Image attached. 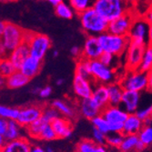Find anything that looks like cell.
<instances>
[{
	"mask_svg": "<svg viewBox=\"0 0 152 152\" xmlns=\"http://www.w3.org/2000/svg\"><path fill=\"white\" fill-rule=\"evenodd\" d=\"M93 8L108 22L133 9L130 0H95Z\"/></svg>",
	"mask_w": 152,
	"mask_h": 152,
	"instance_id": "1",
	"label": "cell"
},
{
	"mask_svg": "<svg viewBox=\"0 0 152 152\" xmlns=\"http://www.w3.org/2000/svg\"><path fill=\"white\" fill-rule=\"evenodd\" d=\"M81 27L88 36H99L107 31L108 21L90 7L84 12L78 14Z\"/></svg>",
	"mask_w": 152,
	"mask_h": 152,
	"instance_id": "2",
	"label": "cell"
},
{
	"mask_svg": "<svg viewBox=\"0 0 152 152\" xmlns=\"http://www.w3.org/2000/svg\"><path fill=\"white\" fill-rule=\"evenodd\" d=\"M99 43L104 52H107L117 57L125 55L130 43L129 36H119L109 33L108 31L98 36Z\"/></svg>",
	"mask_w": 152,
	"mask_h": 152,
	"instance_id": "3",
	"label": "cell"
},
{
	"mask_svg": "<svg viewBox=\"0 0 152 152\" xmlns=\"http://www.w3.org/2000/svg\"><path fill=\"white\" fill-rule=\"evenodd\" d=\"M25 42L28 45L30 56L40 60H43L51 48V40L47 35L34 31H26Z\"/></svg>",
	"mask_w": 152,
	"mask_h": 152,
	"instance_id": "4",
	"label": "cell"
},
{
	"mask_svg": "<svg viewBox=\"0 0 152 152\" xmlns=\"http://www.w3.org/2000/svg\"><path fill=\"white\" fill-rule=\"evenodd\" d=\"M119 84L124 90H132L142 92L148 88V76L147 72L140 69L129 70L118 80Z\"/></svg>",
	"mask_w": 152,
	"mask_h": 152,
	"instance_id": "5",
	"label": "cell"
},
{
	"mask_svg": "<svg viewBox=\"0 0 152 152\" xmlns=\"http://www.w3.org/2000/svg\"><path fill=\"white\" fill-rule=\"evenodd\" d=\"M26 31V30L22 28L18 25L10 22L6 23V26L1 40L6 46L7 49L8 50L9 54L11 51H13L14 49L25 42Z\"/></svg>",
	"mask_w": 152,
	"mask_h": 152,
	"instance_id": "6",
	"label": "cell"
},
{
	"mask_svg": "<svg viewBox=\"0 0 152 152\" xmlns=\"http://www.w3.org/2000/svg\"><path fill=\"white\" fill-rule=\"evenodd\" d=\"M101 115L108 122L110 131L114 133H122L124 122L129 117V113L125 109L119 107V106H111L106 107Z\"/></svg>",
	"mask_w": 152,
	"mask_h": 152,
	"instance_id": "7",
	"label": "cell"
},
{
	"mask_svg": "<svg viewBox=\"0 0 152 152\" xmlns=\"http://www.w3.org/2000/svg\"><path fill=\"white\" fill-rule=\"evenodd\" d=\"M91 77L95 83L108 85L116 82V72L111 66L104 65L99 59L91 60L90 62Z\"/></svg>",
	"mask_w": 152,
	"mask_h": 152,
	"instance_id": "8",
	"label": "cell"
},
{
	"mask_svg": "<svg viewBox=\"0 0 152 152\" xmlns=\"http://www.w3.org/2000/svg\"><path fill=\"white\" fill-rule=\"evenodd\" d=\"M147 43H137L130 41L125 52V68L126 70L140 69Z\"/></svg>",
	"mask_w": 152,
	"mask_h": 152,
	"instance_id": "9",
	"label": "cell"
},
{
	"mask_svg": "<svg viewBox=\"0 0 152 152\" xmlns=\"http://www.w3.org/2000/svg\"><path fill=\"white\" fill-rule=\"evenodd\" d=\"M137 16L140 15H137V13L135 12L134 9L125 13L124 15L108 23L107 31L115 35L129 36L133 22Z\"/></svg>",
	"mask_w": 152,
	"mask_h": 152,
	"instance_id": "10",
	"label": "cell"
},
{
	"mask_svg": "<svg viewBox=\"0 0 152 152\" xmlns=\"http://www.w3.org/2000/svg\"><path fill=\"white\" fill-rule=\"evenodd\" d=\"M149 26L150 25L142 16H137L133 22L129 34L130 41L137 43H147Z\"/></svg>",
	"mask_w": 152,
	"mask_h": 152,
	"instance_id": "11",
	"label": "cell"
},
{
	"mask_svg": "<svg viewBox=\"0 0 152 152\" xmlns=\"http://www.w3.org/2000/svg\"><path fill=\"white\" fill-rule=\"evenodd\" d=\"M43 107H44L39 105H29L19 108V114L17 121L23 128H27L41 118L43 113Z\"/></svg>",
	"mask_w": 152,
	"mask_h": 152,
	"instance_id": "12",
	"label": "cell"
},
{
	"mask_svg": "<svg viewBox=\"0 0 152 152\" xmlns=\"http://www.w3.org/2000/svg\"><path fill=\"white\" fill-rule=\"evenodd\" d=\"M95 82L92 79L76 75L73 80V90L79 99L91 98Z\"/></svg>",
	"mask_w": 152,
	"mask_h": 152,
	"instance_id": "13",
	"label": "cell"
},
{
	"mask_svg": "<svg viewBox=\"0 0 152 152\" xmlns=\"http://www.w3.org/2000/svg\"><path fill=\"white\" fill-rule=\"evenodd\" d=\"M103 52L99 37L96 36H88L82 48V58L88 60L99 59Z\"/></svg>",
	"mask_w": 152,
	"mask_h": 152,
	"instance_id": "14",
	"label": "cell"
},
{
	"mask_svg": "<svg viewBox=\"0 0 152 152\" xmlns=\"http://www.w3.org/2000/svg\"><path fill=\"white\" fill-rule=\"evenodd\" d=\"M78 112L79 114L90 121L102 113V108L96 104L92 98L80 99L78 103Z\"/></svg>",
	"mask_w": 152,
	"mask_h": 152,
	"instance_id": "15",
	"label": "cell"
},
{
	"mask_svg": "<svg viewBox=\"0 0 152 152\" xmlns=\"http://www.w3.org/2000/svg\"><path fill=\"white\" fill-rule=\"evenodd\" d=\"M140 102V92L132 90H124L121 105L129 114H134L139 109Z\"/></svg>",
	"mask_w": 152,
	"mask_h": 152,
	"instance_id": "16",
	"label": "cell"
},
{
	"mask_svg": "<svg viewBox=\"0 0 152 152\" xmlns=\"http://www.w3.org/2000/svg\"><path fill=\"white\" fill-rule=\"evenodd\" d=\"M51 125L58 139H67L73 133L72 120L66 118H57L51 122Z\"/></svg>",
	"mask_w": 152,
	"mask_h": 152,
	"instance_id": "17",
	"label": "cell"
},
{
	"mask_svg": "<svg viewBox=\"0 0 152 152\" xmlns=\"http://www.w3.org/2000/svg\"><path fill=\"white\" fill-rule=\"evenodd\" d=\"M41 68H42V60L29 56L23 62L19 70L31 79L39 74Z\"/></svg>",
	"mask_w": 152,
	"mask_h": 152,
	"instance_id": "18",
	"label": "cell"
},
{
	"mask_svg": "<svg viewBox=\"0 0 152 152\" xmlns=\"http://www.w3.org/2000/svg\"><path fill=\"white\" fill-rule=\"evenodd\" d=\"M32 146L26 137H19L18 140L7 141L0 148V152H30Z\"/></svg>",
	"mask_w": 152,
	"mask_h": 152,
	"instance_id": "19",
	"label": "cell"
},
{
	"mask_svg": "<svg viewBox=\"0 0 152 152\" xmlns=\"http://www.w3.org/2000/svg\"><path fill=\"white\" fill-rule=\"evenodd\" d=\"M30 56L29 52V48L26 42L22 43L20 46H18L17 48H15L13 51L10 52L9 54V59L12 61L14 66H16L18 70H19V68L23 62Z\"/></svg>",
	"mask_w": 152,
	"mask_h": 152,
	"instance_id": "20",
	"label": "cell"
},
{
	"mask_svg": "<svg viewBox=\"0 0 152 152\" xmlns=\"http://www.w3.org/2000/svg\"><path fill=\"white\" fill-rule=\"evenodd\" d=\"M91 98L102 109L109 106V96H108L107 86L104 84L95 83Z\"/></svg>",
	"mask_w": 152,
	"mask_h": 152,
	"instance_id": "21",
	"label": "cell"
},
{
	"mask_svg": "<svg viewBox=\"0 0 152 152\" xmlns=\"http://www.w3.org/2000/svg\"><path fill=\"white\" fill-rule=\"evenodd\" d=\"M144 126V122L136 115L129 114L126 121L124 122L122 133L124 135H137Z\"/></svg>",
	"mask_w": 152,
	"mask_h": 152,
	"instance_id": "22",
	"label": "cell"
},
{
	"mask_svg": "<svg viewBox=\"0 0 152 152\" xmlns=\"http://www.w3.org/2000/svg\"><path fill=\"white\" fill-rule=\"evenodd\" d=\"M52 107L56 108L58 113L62 115L64 118H68L70 120H73L77 117V110L74 107H72L69 103L61 100V99H57L54 100L51 104Z\"/></svg>",
	"mask_w": 152,
	"mask_h": 152,
	"instance_id": "23",
	"label": "cell"
},
{
	"mask_svg": "<svg viewBox=\"0 0 152 152\" xmlns=\"http://www.w3.org/2000/svg\"><path fill=\"white\" fill-rule=\"evenodd\" d=\"M107 89H108V96H109V105L111 106H120L122 96L124 89L119 84L118 81L113 82L111 84H108Z\"/></svg>",
	"mask_w": 152,
	"mask_h": 152,
	"instance_id": "24",
	"label": "cell"
},
{
	"mask_svg": "<svg viewBox=\"0 0 152 152\" xmlns=\"http://www.w3.org/2000/svg\"><path fill=\"white\" fill-rule=\"evenodd\" d=\"M30 78L24 75L20 70H17L7 78V86L11 89H17L26 86Z\"/></svg>",
	"mask_w": 152,
	"mask_h": 152,
	"instance_id": "25",
	"label": "cell"
},
{
	"mask_svg": "<svg viewBox=\"0 0 152 152\" xmlns=\"http://www.w3.org/2000/svg\"><path fill=\"white\" fill-rule=\"evenodd\" d=\"M22 126L17 120H8V127L4 135L7 141H11L21 137Z\"/></svg>",
	"mask_w": 152,
	"mask_h": 152,
	"instance_id": "26",
	"label": "cell"
},
{
	"mask_svg": "<svg viewBox=\"0 0 152 152\" xmlns=\"http://www.w3.org/2000/svg\"><path fill=\"white\" fill-rule=\"evenodd\" d=\"M139 143L140 137L137 135H125L118 149L122 152H136V148Z\"/></svg>",
	"mask_w": 152,
	"mask_h": 152,
	"instance_id": "27",
	"label": "cell"
},
{
	"mask_svg": "<svg viewBox=\"0 0 152 152\" xmlns=\"http://www.w3.org/2000/svg\"><path fill=\"white\" fill-rule=\"evenodd\" d=\"M90 62L91 60L81 58L77 59V66H76V75L81 76L83 77L92 79L91 77V70H90ZM93 80V79H92Z\"/></svg>",
	"mask_w": 152,
	"mask_h": 152,
	"instance_id": "28",
	"label": "cell"
},
{
	"mask_svg": "<svg viewBox=\"0 0 152 152\" xmlns=\"http://www.w3.org/2000/svg\"><path fill=\"white\" fill-rule=\"evenodd\" d=\"M48 123L49 122H48L46 119H44L42 117H41L40 118H38L37 121H35L34 123H32L31 125H29L26 128L27 133H28V135L31 137H33V139H38L43 128L45 127V125H47Z\"/></svg>",
	"mask_w": 152,
	"mask_h": 152,
	"instance_id": "29",
	"label": "cell"
},
{
	"mask_svg": "<svg viewBox=\"0 0 152 152\" xmlns=\"http://www.w3.org/2000/svg\"><path fill=\"white\" fill-rule=\"evenodd\" d=\"M17 70L18 69L9 59V58H0V76H3L7 78Z\"/></svg>",
	"mask_w": 152,
	"mask_h": 152,
	"instance_id": "30",
	"label": "cell"
},
{
	"mask_svg": "<svg viewBox=\"0 0 152 152\" xmlns=\"http://www.w3.org/2000/svg\"><path fill=\"white\" fill-rule=\"evenodd\" d=\"M151 68H152V46L147 45L142 58V61L140 66V70L143 72H148Z\"/></svg>",
	"mask_w": 152,
	"mask_h": 152,
	"instance_id": "31",
	"label": "cell"
},
{
	"mask_svg": "<svg viewBox=\"0 0 152 152\" xmlns=\"http://www.w3.org/2000/svg\"><path fill=\"white\" fill-rule=\"evenodd\" d=\"M69 2L72 9L76 13L80 14L90 7H93L95 0H69Z\"/></svg>",
	"mask_w": 152,
	"mask_h": 152,
	"instance_id": "32",
	"label": "cell"
},
{
	"mask_svg": "<svg viewBox=\"0 0 152 152\" xmlns=\"http://www.w3.org/2000/svg\"><path fill=\"white\" fill-rule=\"evenodd\" d=\"M91 124H92L93 128L99 129V131L103 132L106 135H107L111 132L110 131V127H109L108 122L106 120V118L102 115H99L98 117L94 118L91 120Z\"/></svg>",
	"mask_w": 152,
	"mask_h": 152,
	"instance_id": "33",
	"label": "cell"
},
{
	"mask_svg": "<svg viewBox=\"0 0 152 152\" xmlns=\"http://www.w3.org/2000/svg\"><path fill=\"white\" fill-rule=\"evenodd\" d=\"M19 108L0 105V118H6L7 120H17Z\"/></svg>",
	"mask_w": 152,
	"mask_h": 152,
	"instance_id": "34",
	"label": "cell"
},
{
	"mask_svg": "<svg viewBox=\"0 0 152 152\" xmlns=\"http://www.w3.org/2000/svg\"><path fill=\"white\" fill-rule=\"evenodd\" d=\"M123 133H114L110 132L107 135V140H106V145L112 148H119L123 139H124Z\"/></svg>",
	"mask_w": 152,
	"mask_h": 152,
	"instance_id": "35",
	"label": "cell"
},
{
	"mask_svg": "<svg viewBox=\"0 0 152 152\" xmlns=\"http://www.w3.org/2000/svg\"><path fill=\"white\" fill-rule=\"evenodd\" d=\"M140 140L146 146H149L152 144V124L149 125H144L140 133L137 134Z\"/></svg>",
	"mask_w": 152,
	"mask_h": 152,
	"instance_id": "36",
	"label": "cell"
},
{
	"mask_svg": "<svg viewBox=\"0 0 152 152\" xmlns=\"http://www.w3.org/2000/svg\"><path fill=\"white\" fill-rule=\"evenodd\" d=\"M55 12H56V15L58 17L64 19H71L74 16V13L71 7L63 2L58 5L57 7H55Z\"/></svg>",
	"mask_w": 152,
	"mask_h": 152,
	"instance_id": "37",
	"label": "cell"
},
{
	"mask_svg": "<svg viewBox=\"0 0 152 152\" xmlns=\"http://www.w3.org/2000/svg\"><path fill=\"white\" fill-rule=\"evenodd\" d=\"M58 139V136L55 132L51 123H48L47 125H45V127L43 128L42 131H41L38 140H46V141H51V140H55Z\"/></svg>",
	"mask_w": 152,
	"mask_h": 152,
	"instance_id": "38",
	"label": "cell"
},
{
	"mask_svg": "<svg viewBox=\"0 0 152 152\" xmlns=\"http://www.w3.org/2000/svg\"><path fill=\"white\" fill-rule=\"evenodd\" d=\"M136 115L144 122V125H149L152 123V105L141 109H137Z\"/></svg>",
	"mask_w": 152,
	"mask_h": 152,
	"instance_id": "39",
	"label": "cell"
},
{
	"mask_svg": "<svg viewBox=\"0 0 152 152\" xmlns=\"http://www.w3.org/2000/svg\"><path fill=\"white\" fill-rule=\"evenodd\" d=\"M59 113L58 110L52 106H48V107H43V113H42V117L44 119H46L48 122L51 123L54 119H56L57 118L59 117Z\"/></svg>",
	"mask_w": 152,
	"mask_h": 152,
	"instance_id": "40",
	"label": "cell"
},
{
	"mask_svg": "<svg viewBox=\"0 0 152 152\" xmlns=\"http://www.w3.org/2000/svg\"><path fill=\"white\" fill-rule=\"evenodd\" d=\"M96 143L93 140L84 139L81 140L76 146V152H90L95 147Z\"/></svg>",
	"mask_w": 152,
	"mask_h": 152,
	"instance_id": "41",
	"label": "cell"
},
{
	"mask_svg": "<svg viewBox=\"0 0 152 152\" xmlns=\"http://www.w3.org/2000/svg\"><path fill=\"white\" fill-rule=\"evenodd\" d=\"M92 137H93V140H94V142L96 144H98V145H106L107 135L104 134L103 132L99 131V129L93 128Z\"/></svg>",
	"mask_w": 152,
	"mask_h": 152,
	"instance_id": "42",
	"label": "cell"
},
{
	"mask_svg": "<svg viewBox=\"0 0 152 152\" xmlns=\"http://www.w3.org/2000/svg\"><path fill=\"white\" fill-rule=\"evenodd\" d=\"M116 58H117V56H114V55L107 53V52H103L102 55L100 56V58H99V60L104 65L113 67V64H114Z\"/></svg>",
	"mask_w": 152,
	"mask_h": 152,
	"instance_id": "43",
	"label": "cell"
},
{
	"mask_svg": "<svg viewBox=\"0 0 152 152\" xmlns=\"http://www.w3.org/2000/svg\"><path fill=\"white\" fill-rule=\"evenodd\" d=\"M52 94V88L50 86H46L44 88H41L38 95L41 99H48Z\"/></svg>",
	"mask_w": 152,
	"mask_h": 152,
	"instance_id": "44",
	"label": "cell"
},
{
	"mask_svg": "<svg viewBox=\"0 0 152 152\" xmlns=\"http://www.w3.org/2000/svg\"><path fill=\"white\" fill-rule=\"evenodd\" d=\"M142 17L145 18V20H146L150 26H152V3H150V5L148 7L147 10L144 12V14L142 15Z\"/></svg>",
	"mask_w": 152,
	"mask_h": 152,
	"instance_id": "45",
	"label": "cell"
},
{
	"mask_svg": "<svg viewBox=\"0 0 152 152\" xmlns=\"http://www.w3.org/2000/svg\"><path fill=\"white\" fill-rule=\"evenodd\" d=\"M8 127V120L3 118H0V134L5 135Z\"/></svg>",
	"mask_w": 152,
	"mask_h": 152,
	"instance_id": "46",
	"label": "cell"
},
{
	"mask_svg": "<svg viewBox=\"0 0 152 152\" xmlns=\"http://www.w3.org/2000/svg\"><path fill=\"white\" fill-rule=\"evenodd\" d=\"M70 53H71L72 56H73L75 58H77V59H79V58H82V49H81L80 48L77 47V46L73 47V48L70 49Z\"/></svg>",
	"mask_w": 152,
	"mask_h": 152,
	"instance_id": "47",
	"label": "cell"
},
{
	"mask_svg": "<svg viewBox=\"0 0 152 152\" xmlns=\"http://www.w3.org/2000/svg\"><path fill=\"white\" fill-rule=\"evenodd\" d=\"M8 56H9V52L7 49V48L4 45V43L2 42V40L0 39V58H8Z\"/></svg>",
	"mask_w": 152,
	"mask_h": 152,
	"instance_id": "48",
	"label": "cell"
},
{
	"mask_svg": "<svg viewBox=\"0 0 152 152\" xmlns=\"http://www.w3.org/2000/svg\"><path fill=\"white\" fill-rule=\"evenodd\" d=\"M90 152H109L106 145H98L96 144Z\"/></svg>",
	"mask_w": 152,
	"mask_h": 152,
	"instance_id": "49",
	"label": "cell"
},
{
	"mask_svg": "<svg viewBox=\"0 0 152 152\" xmlns=\"http://www.w3.org/2000/svg\"><path fill=\"white\" fill-rule=\"evenodd\" d=\"M147 76H148V88L147 90L152 93V68L147 72Z\"/></svg>",
	"mask_w": 152,
	"mask_h": 152,
	"instance_id": "50",
	"label": "cell"
},
{
	"mask_svg": "<svg viewBox=\"0 0 152 152\" xmlns=\"http://www.w3.org/2000/svg\"><path fill=\"white\" fill-rule=\"evenodd\" d=\"M30 152H46L45 148L42 147H39V146H33L31 148Z\"/></svg>",
	"mask_w": 152,
	"mask_h": 152,
	"instance_id": "51",
	"label": "cell"
},
{
	"mask_svg": "<svg viewBox=\"0 0 152 152\" xmlns=\"http://www.w3.org/2000/svg\"><path fill=\"white\" fill-rule=\"evenodd\" d=\"M147 43H148V45H150V46H152V26H149Z\"/></svg>",
	"mask_w": 152,
	"mask_h": 152,
	"instance_id": "52",
	"label": "cell"
},
{
	"mask_svg": "<svg viewBox=\"0 0 152 152\" xmlns=\"http://www.w3.org/2000/svg\"><path fill=\"white\" fill-rule=\"evenodd\" d=\"M5 26H6V22L0 20V39H1L3 33H4V29H5Z\"/></svg>",
	"mask_w": 152,
	"mask_h": 152,
	"instance_id": "53",
	"label": "cell"
},
{
	"mask_svg": "<svg viewBox=\"0 0 152 152\" xmlns=\"http://www.w3.org/2000/svg\"><path fill=\"white\" fill-rule=\"evenodd\" d=\"M4 86H7V77L0 76V88H3Z\"/></svg>",
	"mask_w": 152,
	"mask_h": 152,
	"instance_id": "54",
	"label": "cell"
},
{
	"mask_svg": "<svg viewBox=\"0 0 152 152\" xmlns=\"http://www.w3.org/2000/svg\"><path fill=\"white\" fill-rule=\"evenodd\" d=\"M47 1L48 3H50L51 5H53L54 7H57L58 5L62 3V0H47Z\"/></svg>",
	"mask_w": 152,
	"mask_h": 152,
	"instance_id": "55",
	"label": "cell"
},
{
	"mask_svg": "<svg viewBox=\"0 0 152 152\" xmlns=\"http://www.w3.org/2000/svg\"><path fill=\"white\" fill-rule=\"evenodd\" d=\"M7 142V140H6V139H5V137L3 136V135H1L0 134V148H1L3 146H4V144Z\"/></svg>",
	"mask_w": 152,
	"mask_h": 152,
	"instance_id": "56",
	"label": "cell"
},
{
	"mask_svg": "<svg viewBox=\"0 0 152 152\" xmlns=\"http://www.w3.org/2000/svg\"><path fill=\"white\" fill-rule=\"evenodd\" d=\"M40 89H41L40 88H38V87H35V88L32 89V93H33V94H36V93H37V94H38V93H39V91H40Z\"/></svg>",
	"mask_w": 152,
	"mask_h": 152,
	"instance_id": "57",
	"label": "cell"
},
{
	"mask_svg": "<svg viewBox=\"0 0 152 152\" xmlns=\"http://www.w3.org/2000/svg\"><path fill=\"white\" fill-rule=\"evenodd\" d=\"M64 79H62V78H59V79H58L57 80V85L58 86H62L63 84H64Z\"/></svg>",
	"mask_w": 152,
	"mask_h": 152,
	"instance_id": "58",
	"label": "cell"
},
{
	"mask_svg": "<svg viewBox=\"0 0 152 152\" xmlns=\"http://www.w3.org/2000/svg\"><path fill=\"white\" fill-rule=\"evenodd\" d=\"M139 1H140V2H141V3H142V4H144V5H145V3H146L148 6H149V5H150V3H151V2H150V0H139Z\"/></svg>",
	"mask_w": 152,
	"mask_h": 152,
	"instance_id": "59",
	"label": "cell"
},
{
	"mask_svg": "<svg viewBox=\"0 0 152 152\" xmlns=\"http://www.w3.org/2000/svg\"><path fill=\"white\" fill-rule=\"evenodd\" d=\"M45 150H46V152H55L54 148H51V147H47V148H45Z\"/></svg>",
	"mask_w": 152,
	"mask_h": 152,
	"instance_id": "60",
	"label": "cell"
},
{
	"mask_svg": "<svg viewBox=\"0 0 152 152\" xmlns=\"http://www.w3.org/2000/svg\"><path fill=\"white\" fill-rule=\"evenodd\" d=\"M109 152H122L120 149H118V148H113L112 150H110Z\"/></svg>",
	"mask_w": 152,
	"mask_h": 152,
	"instance_id": "61",
	"label": "cell"
},
{
	"mask_svg": "<svg viewBox=\"0 0 152 152\" xmlns=\"http://www.w3.org/2000/svg\"><path fill=\"white\" fill-rule=\"evenodd\" d=\"M53 56H54V58H57V57L58 56V51H54Z\"/></svg>",
	"mask_w": 152,
	"mask_h": 152,
	"instance_id": "62",
	"label": "cell"
},
{
	"mask_svg": "<svg viewBox=\"0 0 152 152\" xmlns=\"http://www.w3.org/2000/svg\"><path fill=\"white\" fill-rule=\"evenodd\" d=\"M150 2H151V3H152V0H150Z\"/></svg>",
	"mask_w": 152,
	"mask_h": 152,
	"instance_id": "63",
	"label": "cell"
},
{
	"mask_svg": "<svg viewBox=\"0 0 152 152\" xmlns=\"http://www.w3.org/2000/svg\"><path fill=\"white\" fill-rule=\"evenodd\" d=\"M151 124H152V123H151Z\"/></svg>",
	"mask_w": 152,
	"mask_h": 152,
	"instance_id": "64",
	"label": "cell"
}]
</instances>
